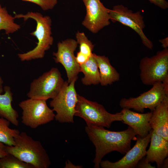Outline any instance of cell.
<instances>
[{
	"instance_id": "1",
	"label": "cell",
	"mask_w": 168,
	"mask_h": 168,
	"mask_svg": "<svg viewBox=\"0 0 168 168\" xmlns=\"http://www.w3.org/2000/svg\"><path fill=\"white\" fill-rule=\"evenodd\" d=\"M85 130L96 148L93 162L94 167L99 168L103 157L116 151L125 154L130 148L131 142L136 139V134L130 126L125 130L114 131L96 125H86Z\"/></svg>"
},
{
	"instance_id": "2",
	"label": "cell",
	"mask_w": 168,
	"mask_h": 168,
	"mask_svg": "<svg viewBox=\"0 0 168 168\" xmlns=\"http://www.w3.org/2000/svg\"><path fill=\"white\" fill-rule=\"evenodd\" d=\"M6 148L8 153L34 168H47L51 164L49 157L40 142L34 140L25 132L15 137L14 145H6Z\"/></svg>"
},
{
	"instance_id": "3",
	"label": "cell",
	"mask_w": 168,
	"mask_h": 168,
	"mask_svg": "<svg viewBox=\"0 0 168 168\" xmlns=\"http://www.w3.org/2000/svg\"><path fill=\"white\" fill-rule=\"evenodd\" d=\"M15 19L22 18L25 21L29 19L34 20L36 23L35 30L30 34L37 39L38 42L35 48L26 53L18 54V58L22 61L43 58L45 52L48 50L53 43L52 35V20L49 16H43L38 12H28L26 14H15Z\"/></svg>"
},
{
	"instance_id": "4",
	"label": "cell",
	"mask_w": 168,
	"mask_h": 168,
	"mask_svg": "<svg viewBox=\"0 0 168 168\" xmlns=\"http://www.w3.org/2000/svg\"><path fill=\"white\" fill-rule=\"evenodd\" d=\"M78 98L75 116L83 119L86 125L109 128L114 122L122 121L121 111L111 114L103 105L97 102L88 100L78 94Z\"/></svg>"
},
{
	"instance_id": "5",
	"label": "cell",
	"mask_w": 168,
	"mask_h": 168,
	"mask_svg": "<svg viewBox=\"0 0 168 168\" xmlns=\"http://www.w3.org/2000/svg\"><path fill=\"white\" fill-rule=\"evenodd\" d=\"M140 77L143 84L152 85L168 79V49L164 48L151 57H145L140 61Z\"/></svg>"
},
{
	"instance_id": "6",
	"label": "cell",
	"mask_w": 168,
	"mask_h": 168,
	"mask_svg": "<svg viewBox=\"0 0 168 168\" xmlns=\"http://www.w3.org/2000/svg\"><path fill=\"white\" fill-rule=\"evenodd\" d=\"M64 83L58 69L53 68L32 81L27 96L34 99H52L61 90Z\"/></svg>"
},
{
	"instance_id": "7",
	"label": "cell",
	"mask_w": 168,
	"mask_h": 168,
	"mask_svg": "<svg viewBox=\"0 0 168 168\" xmlns=\"http://www.w3.org/2000/svg\"><path fill=\"white\" fill-rule=\"evenodd\" d=\"M77 79L70 83L65 81L64 85L58 94L50 101V105L56 112L55 119L61 123H73L76 113L78 94L75 87Z\"/></svg>"
},
{
	"instance_id": "8",
	"label": "cell",
	"mask_w": 168,
	"mask_h": 168,
	"mask_svg": "<svg viewBox=\"0 0 168 168\" xmlns=\"http://www.w3.org/2000/svg\"><path fill=\"white\" fill-rule=\"evenodd\" d=\"M46 101L29 98L20 102L19 106L22 110V123L35 129L53 120L55 114L47 105Z\"/></svg>"
},
{
	"instance_id": "9",
	"label": "cell",
	"mask_w": 168,
	"mask_h": 168,
	"mask_svg": "<svg viewBox=\"0 0 168 168\" xmlns=\"http://www.w3.org/2000/svg\"><path fill=\"white\" fill-rule=\"evenodd\" d=\"M148 91L135 97L123 98L119 101L122 108L132 109L143 113L144 109L148 108L152 111L166 96L167 91L161 82H157L152 85Z\"/></svg>"
},
{
	"instance_id": "10",
	"label": "cell",
	"mask_w": 168,
	"mask_h": 168,
	"mask_svg": "<svg viewBox=\"0 0 168 168\" xmlns=\"http://www.w3.org/2000/svg\"><path fill=\"white\" fill-rule=\"evenodd\" d=\"M110 20L113 22H119L135 31L140 36L143 44L148 49L153 47L152 42L143 32L145 27L143 17L139 11H133L122 5L114 6L109 10Z\"/></svg>"
},
{
	"instance_id": "11",
	"label": "cell",
	"mask_w": 168,
	"mask_h": 168,
	"mask_svg": "<svg viewBox=\"0 0 168 168\" xmlns=\"http://www.w3.org/2000/svg\"><path fill=\"white\" fill-rule=\"evenodd\" d=\"M78 44L76 40L67 39L58 43L57 51L53 54L55 62L61 63L64 67L68 83L75 79H77L78 75L80 72V66L74 55Z\"/></svg>"
},
{
	"instance_id": "12",
	"label": "cell",
	"mask_w": 168,
	"mask_h": 168,
	"mask_svg": "<svg viewBox=\"0 0 168 168\" xmlns=\"http://www.w3.org/2000/svg\"><path fill=\"white\" fill-rule=\"evenodd\" d=\"M86 13L82 24L92 33L96 34L110 24L109 9L100 0H82Z\"/></svg>"
},
{
	"instance_id": "13",
	"label": "cell",
	"mask_w": 168,
	"mask_h": 168,
	"mask_svg": "<svg viewBox=\"0 0 168 168\" xmlns=\"http://www.w3.org/2000/svg\"><path fill=\"white\" fill-rule=\"evenodd\" d=\"M152 129L145 137L137 135L135 145L119 161L112 162L108 160L101 161L100 166L102 168H134L139 161L146 155V149L150 142Z\"/></svg>"
},
{
	"instance_id": "14",
	"label": "cell",
	"mask_w": 168,
	"mask_h": 168,
	"mask_svg": "<svg viewBox=\"0 0 168 168\" xmlns=\"http://www.w3.org/2000/svg\"><path fill=\"white\" fill-rule=\"evenodd\" d=\"M122 122L128 125L136 135L141 138L146 137L152 129L149 120L152 112L142 113L136 112L127 108H123Z\"/></svg>"
},
{
	"instance_id": "15",
	"label": "cell",
	"mask_w": 168,
	"mask_h": 168,
	"mask_svg": "<svg viewBox=\"0 0 168 168\" xmlns=\"http://www.w3.org/2000/svg\"><path fill=\"white\" fill-rule=\"evenodd\" d=\"M152 112L149 120L152 129L168 141V96H166Z\"/></svg>"
},
{
	"instance_id": "16",
	"label": "cell",
	"mask_w": 168,
	"mask_h": 168,
	"mask_svg": "<svg viewBox=\"0 0 168 168\" xmlns=\"http://www.w3.org/2000/svg\"><path fill=\"white\" fill-rule=\"evenodd\" d=\"M150 142L145 159L148 162H156L157 167H161L163 161L168 156V141L152 130Z\"/></svg>"
},
{
	"instance_id": "17",
	"label": "cell",
	"mask_w": 168,
	"mask_h": 168,
	"mask_svg": "<svg viewBox=\"0 0 168 168\" xmlns=\"http://www.w3.org/2000/svg\"><path fill=\"white\" fill-rule=\"evenodd\" d=\"M93 55L97 63L100 78V84L101 86L111 85L119 80L120 74L111 65L107 57L94 53Z\"/></svg>"
},
{
	"instance_id": "18",
	"label": "cell",
	"mask_w": 168,
	"mask_h": 168,
	"mask_svg": "<svg viewBox=\"0 0 168 168\" xmlns=\"http://www.w3.org/2000/svg\"><path fill=\"white\" fill-rule=\"evenodd\" d=\"M3 91L4 94H0V117L6 119L13 125L18 126L19 115L12 105L13 93L11 88L9 86H5Z\"/></svg>"
},
{
	"instance_id": "19",
	"label": "cell",
	"mask_w": 168,
	"mask_h": 168,
	"mask_svg": "<svg viewBox=\"0 0 168 168\" xmlns=\"http://www.w3.org/2000/svg\"><path fill=\"white\" fill-rule=\"evenodd\" d=\"M80 66V72H82L84 75L81 79L83 84L90 85L100 84L99 69L93 53L85 63Z\"/></svg>"
},
{
	"instance_id": "20",
	"label": "cell",
	"mask_w": 168,
	"mask_h": 168,
	"mask_svg": "<svg viewBox=\"0 0 168 168\" xmlns=\"http://www.w3.org/2000/svg\"><path fill=\"white\" fill-rule=\"evenodd\" d=\"M10 122L0 117V142L4 144L12 146L15 144V138L20 132L19 130L9 128Z\"/></svg>"
},
{
	"instance_id": "21",
	"label": "cell",
	"mask_w": 168,
	"mask_h": 168,
	"mask_svg": "<svg viewBox=\"0 0 168 168\" xmlns=\"http://www.w3.org/2000/svg\"><path fill=\"white\" fill-rule=\"evenodd\" d=\"M14 17L9 14L6 8L0 4V30H4L7 35L12 34L20 29V25L15 22Z\"/></svg>"
},
{
	"instance_id": "22",
	"label": "cell",
	"mask_w": 168,
	"mask_h": 168,
	"mask_svg": "<svg viewBox=\"0 0 168 168\" xmlns=\"http://www.w3.org/2000/svg\"><path fill=\"white\" fill-rule=\"evenodd\" d=\"M0 168H34L31 165L24 162L14 156L8 153L0 158Z\"/></svg>"
},
{
	"instance_id": "23",
	"label": "cell",
	"mask_w": 168,
	"mask_h": 168,
	"mask_svg": "<svg viewBox=\"0 0 168 168\" xmlns=\"http://www.w3.org/2000/svg\"><path fill=\"white\" fill-rule=\"evenodd\" d=\"M76 41L79 44L80 50L82 53L90 57L92 54L94 45L83 32L77 31L76 34Z\"/></svg>"
},
{
	"instance_id": "24",
	"label": "cell",
	"mask_w": 168,
	"mask_h": 168,
	"mask_svg": "<svg viewBox=\"0 0 168 168\" xmlns=\"http://www.w3.org/2000/svg\"><path fill=\"white\" fill-rule=\"evenodd\" d=\"M33 3L39 6L44 11L53 9L57 4L58 0H22Z\"/></svg>"
},
{
	"instance_id": "25",
	"label": "cell",
	"mask_w": 168,
	"mask_h": 168,
	"mask_svg": "<svg viewBox=\"0 0 168 168\" xmlns=\"http://www.w3.org/2000/svg\"><path fill=\"white\" fill-rule=\"evenodd\" d=\"M90 57L78 51L77 53L76 58L77 63L80 66L85 63Z\"/></svg>"
},
{
	"instance_id": "26",
	"label": "cell",
	"mask_w": 168,
	"mask_h": 168,
	"mask_svg": "<svg viewBox=\"0 0 168 168\" xmlns=\"http://www.w3.org/2000/svg\"><path fill=\"white\" fill-rule=\"evenodd\" d=\"M151 2L161 9H166L168 7V3L166 0H148Z\"/></svg>"
},
{
	"instance_id": "27",
	"label": "cell",
	"mask_w": 168,
	"mask_h": 168,
	"mask_svg": "<svg viewBox=\"0 0 168 168\" xmlns=\"http://www.w3.org/2000/svg\"><path fill=\"white\" fill-rule=\"evenodd\" d=\"M136 167L138 168H155V166H152L150 162H147L144 157L138 162Z\"/></svg>"
},
{
	"instance_id": "28",
	"label": "cell",
	"mask_w": 168,
	"mask_h": 168,
	"mask_svg": "<svg viewBox=\"0 0 168 168\" xmlns=\"http://www.w3.org/2000/svg\"><path fill=\"white\" fill-rule=\"evenodd\" d=\"M6 147V145L0 142V158L4 157L8 154Z\"/></svg>"
},
{
	"instance_id": "29",
	"label": "cell",
	"mask_w": 168,
	"mask_h": 168,
	"mask_svg": "<svg viewBox=\"0 0 168 168\" xmlns=\"http://www.w3.org/2000/svg\"><path fill=\"white\" fill-rule=\"evenodd\" d=\"M159 41L161 43L162 46L164 48H167L168 47V37L163 39L160 40Z\"/></svg>"
},
{
	"instance_id": "30",
	"label": "cell",
	"mask_w": 168,
	"mask_h": 168,
	"mask_svg": "<svg viewBox=\"0 0 168 168\" xmlns=\"http://www.w3.org/2000/svg\"><path fill=\"white\" fill-rule=\"evenodd\" d=\"M168 158H166L163 161L161 167L166 168L168 167Z\"/></svg>"
},
{
	"instance_id": "31",
	"label": "cell",
	"mask_w": 168,
	"mask_h": 168,
	"mask_svg": "<svg viewBox=\"0 0 168 168\" xmlns=\"http://www.w3.org/2000/svg\"><path fill=\"white\" fill-rule=\"evenodd\" d=\"M3 81L1 77L0 76V94H2L3 91V88L2 87Z\"/></svg>"
}]
</instances>
